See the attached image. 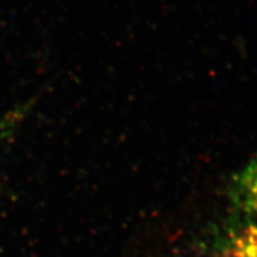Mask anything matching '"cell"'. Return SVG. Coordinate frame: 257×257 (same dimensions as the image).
I'll use <instances>...</instances> for the list:
<instances>
[{
	"instance_id": "obj_2",
	"label": "cell",
	"mask_w": 257,
	"mask_h": 257,
	"mask_svg": "<svg viewBox=\"0 0 257 257\" xmlns=\"http://www.w3.org/2000/svg\"><path fill=\"white\" fill-rule=\"evenodd\" d=\"M220 257H257V223L234 231L224 244Z\"/></svg>"
},
{
	"instance_id": "obj_1",
	"label": "cell",
	"mask_w": 257,
	"mask_h": 257,
	"mask_svg": "<svg viewBox=\"0 0 257 257\" xmlns=\"http://www.w3.org/2000/svg\"><path fill=\"white\" fill-rule=\"evenodd\" d=\"M233 195L234 201L243 211L257 214V156L237 175Z\"/></svg>"
}]
</instances>
